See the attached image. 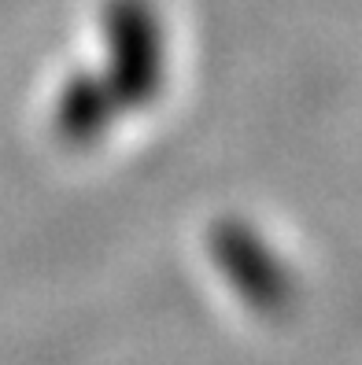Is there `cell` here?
I'll return each instance as SVG.
<instances>
[{
    "label": "cell",
    "instance_id": "1",
    "mask_svg": "<svg viewBox=\"0 0 362 365\" xmlns=\"http://www.w3.org/2000/svg\"><path fill=\"white\" fill-rule=\"evenodd\" d=\"M104 81L119 96L122 111H144L166 89V26L152 0H108L100 11Z\"/></svg>",
    "mask_w": 362,
    "mask_h": 365
},
{
    "label": "cell",
    "instance_id": "2",
    "mask_svg": "<svg viewBox=\"0 0 362 365\" xmlns=\"http://www.w3.org/2000/svg\"><path fill=\"white\" fill-rule=\"evenodd\" d=\"M207 251L215 269L226 277V284L244 307L259 314H281L296 299V277L288 262L248 222H218L207 236Z\"/></svg>",
    "mask_w": 362,
    "mask_h": 365
},
{
    "label": "cell",
    "instance_id": "3",
    "mask_svg": "<svg viewBox=\"0 0 362 365\" xmlns=\"http://www.w3.org/2000/svg\"><path fill=\"white\" fill-rule=\"evenodd\" d=\"M122 103L100 71H74L52 100V125L71 148H93L115 130Z\"/></svg>",
    "mask_w": 362,
    "mask_h": 365
}]
</instances>
